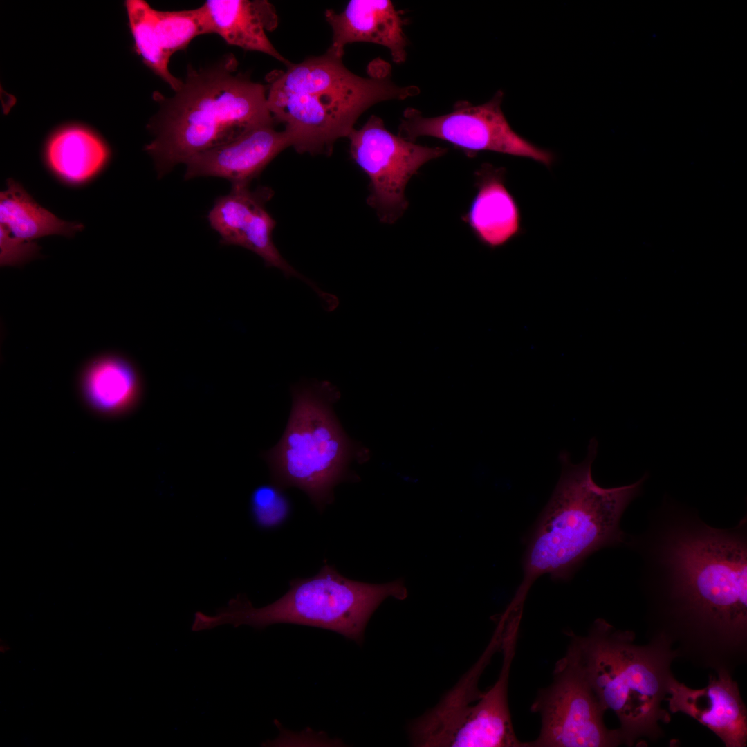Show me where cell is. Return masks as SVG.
<instances>
[{"mask_svg": "<svg viewBox=\"0 0 747 747\" xmlns=\"http://www.w3.org/2000/svg\"><path fill=\"white\" fill-rule=\"evenodd\" d=\"M672 533L661 557L667 578L647 593L650 638L696 667L732 674L747 656L745 539L704 524Z\"/></svg>", "mask_w": 747, "mask_h": 747, "instance_id": "1", "label": "cell"}, {"mask_svg": "<svg viewBox=\"0 0 747 747\" xmlns=\"http://www.w3.org/2000/svg\"><path fill=\"white\" fill-rule=\"evenodd\" d=\"M597 451L593 438L587 456L578 464L569 453H560V476L528 542L518 592L527 595L544 574L553 580L570 579L589 555L625 542L621 517L639 495L647 476L629 485L602 488L591 474Z\"/></svg>", "mask_w": 747, "mask_h": 747, "instance_id": "2", "label": "cell"}, {"mask_svg": "<svg viewBox=\"0 0 747 747\" xmlns=\"http://www.w3.org/2000/svg\"><path fill=\"white\" fill-rule=\"evenodd\" d=\"M388 66L362 77L328 48L322 55L290 63L286 71L271 74L268 109L275 122L284 124L297 152L331 154L334 143L348 137L358 118L371 107L420 93L416 86L395 84Z\"/></svg>", "mask_w": 747, "mask_h": 747, "instance_id": "3", "label": "cell"}, {"mask_svg": "<svg viewBox=\"0 0 747 747\" xmlns=\"http://www.w3.org/2000/svg\"><path fill=\"white\" fill-rule=\"evenodd\" d=\"M237 66L230 55L211 68H190L173 98L154 95L162 110L149 124L155 138L145 149L159 177L199 153L276 124L267 104L268 86L236 74Z\"/></svg>", "mask_w": 747, "mask_h": 747, "instance_id": "4", "label": "cell"}, {"mask_svg": "<svg viewBox=\"0 0 747 747\" xmlns=\"http://www.w3.org/2000/svg\"><path fill=\"white\" fill-rule=\"evenodd\" d=\"M578 639L590 683L603 710L617 716L622 744L661 739V723L670 721L662 701L677 658L671 646L658 638L638 645L634 632L616 629L602 618Z\"/></svg>", "mask_w": 747, "mask_h": 747, "instance_id": "5", "label": "cell"}, {"mask_svg": "<svg viewBox=\"0 0 747 747\" xmlns=\"http://www.w3.org/2000/svg\"><path fill=\"white\" fill-rule=\"evenodd\" d=\"M292 409L278 443L266 451L272 483L282 489L296 487L322 511L333 501V488L358 477L349 469L365 455L346 434L333 403L340 396L327 381H305L291 387Z\"/></svg>", "mask_w": 747, "mask_h": 747, "instance_id": "6", "label": "cell"}, {"mask_svg": "<svg viewBox=\"0 0 747 747\" xmlns=\"http://www.w3.org/2000/svg\"><path fill=\"white\" fill-rule=\"evenodd\" d=\"M282 597L256 608L238 594L214 616L194 614V631L231 624L263 629L276 623H291L337 632L358 644L364 640L367 624L378 606L389 597L403 600L407 590L403 579L371 584L349 579L324 562L319 572L307 578H295Z\"/></svg>", "mask_w": 747, "mask_h": 747, "instance_id": "7", "label": "cell"}, {"mask_svg": "<svg viewBox=\"0 0 747 747\" xmlns=\"http://www.w3.org/2000/svg\"><path fill=\"white\" fill-rule=\"evenodd\" d=\"M552 683L538 691L531 710L541 717L538 737L528 747H613L622 744L618 729L607 728L588 678L578 636L555 664Z\"/></svg>", "mask_w": 747, "mask_h": 747, "instance_id": "8", "label": "cell"}, {"mask_svg": "<svg viewBox=\"0 0 747 747\" xmlns=\"http://www.w3.org/2000/svg\"><path fill=\"white\" fill-rule=\"evenodd\" d=\"M503 98V91H498L481 104L459 101L451 112L435 117H425L418 109L409 107L403 112L398 135L412 142L421 136L436 138L470 157L490 151L551 167L555 160L553 153L532 144L512 129L501 109Z\"/></svg>", "mask_w": 747, "mask_h": 747, "instance_id": "9", "label": "cell"}, {"mask_svg": "<svg viewBox=\"0 0 747 747\" xmlns=\"http://www.w3.org/2000/svg\"><path fill=\"white\" fill-rule=\"evenodd\" d=\"M347 138L352 158L369 179L367 203L387 224L394 223L407 210L405 192L411 178L425 163L448 151L395 135L374 115L360 129L354 128Z\"/></svg>", "mask_w": 747, "mask_h": 747, "instance_id": "10", "label": "cell"}, {"mask_svg": "<svg viewBox=\"0 0 747 747\" xmlns=\"http://www.w3.org/2000/svg\"><path fill=\"white\" fill-rule=\"evenodd\" d=\"M520 623L508 621L501 649L503 662L498 679L474 706L437 732L432 746L528 747L515 733L508 704V685L516 652Z\"/></svg>", "mask_w": 747, "mask_h": 747, "instance_id": "11", "label": "cell"}, {"mask_svg": "<svg viewBox=\"0 0 747 747\" xmlns=\"http://www.w3.org/2000/svg\"><path fill=\"white\" fill-rule=\"evenodd\" d=\"M270 194L265 188L252 191L247 184L232 185L230 193L219 197L210 210V225L221 237V243L248 249L266 266L279 268L286 277H298L313 289L315 284L294 269L274 245L276 223L265 208Z\"/></svg>", "mask_w": 747, "mask_h": 747, "instance_id": "12", "label": "cell"}, {"mask_svg": "<svg viewBox=\"0 0 747 747\" xmlns=\"http://www.w3.org/2000/svg\"><path fill=\"white\" fill-rule=\"evenodd\" d=\"M668 709L692 717L717 735L726 747H745L747 710L738 684L726 671L710 675L708 685L693 689L674 676L670 682Z\"/></svg>", "mask_w": 747, "mask_h": 747, "instance_id": "13", "label": "cell"}, {"mask_svg": "<svg viewBox=\"0 0 747 747\" xmlns=\"http://www.w3.org/2000/svg\"><path fill=\"white\" fill-rule=\"evenodd\" d=\"M291 147L288 133L274 125L257 128L238 139L199 153L185 163V178H223L232 185L247 184L284 149Z\"/></svg>", "mask_w": 747, "mask_h": 747, "instance_id": "14", "label": "cell"}, {"mask_svg": "<svg viewBox=\"0 0 747 747\" xmlns=\"http://www.w3.org/2000/svg\"><path fill=\"white\" fill-rule=\"evenodd\" d=\"M325 18L333 32L329 48L343 57L344 47L353 42H369L389 49L392 59L403 63L407 57V41L405 21L389 0H351L340 12L325 11Z\"/></svg>", "mask_w": 747, "mask_h": 747, "instance_id": "15", "label": "cell"}, {"mask_svg": "<svg viewBox=\"0 0 747 747\" xmlns=\"http://www.w3.org/2000/svg\"><path fill=\"white\" fill-rule=\"evenodd\" d=\"M506 170L484 163L475 173L477 193L462 220L490 247L504 245L522 231L519 206L505 184Z\"/></svg>", "mask_w": 747, "mask_h": 747, "instance_id": "16", "label": "cell"}, {"mask_svg": "<svg viewBox=\"0 0 747 747\" xmlns=\"http://www.w3.org/2000/svg\"><path fill=\"white\" fill-rule=\"evenodd\" d=\"M201 7L208 33H216L228 44L244 50L267 54L286 66L290 64L267 37L266 31L273 30L278 22L268 1L209 0Z\"/></svg>", "mask_w": 747, "mask_h": 747, "instance_id": "17", "label": "cell"}, {"mask_svg": "<svg viewBox=\"0 0 747 747\" xmlns=\"http://www.w3.org/2000/svg\"><path fill=\"white\" fill-rule=\"evenodd\" d=\"M82 387L90 403L110 413L131 411L142 392L136 366L125 357L113 354L98 358L89 365L82 376Z\"/></svg>", "mask_w": 747, "mask_h": 747, "instance_id": "18", "label": "cell"}, {"mask_svg": "<svg viewBox=\"0 0 747 747\" xmlns=\"http://www.w3.org/2000/svg\"><path fill=\"white\" fill-rule=\"evenodd\" d=\"M0 227L25 241L52 234L71 237L83 228L79 223L55 216L12 179L7 181L6 189L0 193Z\"/></svg>", "mask_w": 747, "mask_h": 747, "instance_id": "19", "label": "cell"}, {"mask_svg": "<svg viewBox=\"0 0 747 747\" xmlns=\"http://www.w3.org/2000/svg\"><path fill=\"white\" fill-rule=\"evenodd\" d=\"M48 161L64 179L77 183L95 174L105 163L108 151L94 133L77 126L57 131L47 147Z\"/></svg>", "mask_w": 747, "mask_h": 747, "instance_id": "20", "label": "cell"}, {"mask_svg": "<svg viewBox=\"0 0 747 747\" xmlns=\"http://www.w3.org/2000/svg\"><path fill=\"white\" fill-rule=\"evenodd\" d=\"M125 7L136 51L149 68L178 91L183 82L169 71L171 57L162 48L156 34L155 9L143 0H127Z\"/></svg>", "mask_w": 747, "mask_h": 747, "instance_id": "21", "label": "cell"}, {"mask_svg": "<svg viewBox=\"0 0 747 747\" xmlns=\"http://www.w3.org/2000/svg\"><path fill=\"white\" fill-rule=\"evenodd\" d=\"M155 27L162 48L170 57L186 48L194 37L208 33L201 7L178 11L155 10Z\"/></svg>", "mask_w": 747, "mask_h": 747, "instance_id": "22", "label": "cell"}, {"mask_svg": "<svg viewBox=\"0 0 747 747\" xmlns=\"http://www.w3.org/2000/svg\"><path fill=\"white\" fill-rule=\"evenodd\" d=\"M273 483L256 488L250 497V510L255 523L270 528L281 524L288 516L290 503L282 491Z\"/></svg>", "mask_w": 747, "mask_h": 747, "instance_id": "23", "label": "cell"}, {"mask_svg": "<svg viewBox=\"0 0 747 747\" xmlns=\"http://www.w3.org/2000/svg\"><path fill=\"white\" fill-rule=\"evenodd\" d=\"M39 250V246L35 242L17 239L0 227V264L1 266L19 265L35 257Z\"/></svg>", "mask_w": 747, "mask_h": 747, "instance_id": "24", "label": "cell"}, {"mask_svg": "<svg viewBox=\"0 0 747 747\" xmlns=\"http://www.w3.org/2000/svg\"><path fill=\"white\" fill-rule=\"evenodd\" d=\"M7 645H8V644H5V643H3V644H2V643H1V645H0V652H1V653L4 654V653H6V652H8V651L10 650V648H9V647H8V646Z\"/></svg>", "mask_w": 747, "mask_h": 747, "instance_id": "25", "label": "cell"}]
</instances>
